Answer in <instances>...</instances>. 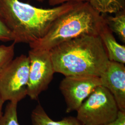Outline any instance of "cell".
<instances>
[{"mask_svg":"<svg viewBox=\"0 0 125 125\" xmlns=\"http://www.w3.org/2000/svg\"><path fill=\"white\" fill-rule=\"evenodd\" d=\"M50 52L55 73L65 76L100 77L109 61L99 36L76 37L59 44Z\"/></svg>","mask_w":125,"mask_h":125,"instance_id":"obj_1","label":"cell"},{"mask_svg":"<svg viewBox=\"0 0 125 125\" xmlns=\"http://www.w3.org/2000/svg\"><path fill=\"white\" fill-rule=\"evenodd\" d=\"M75 2L45 9L19 0H0V16L11 31L13 43L30 44L44 36L54 21L72 9Z\"/></svg>","mask_w":125,"mask_h":125,"instance_id":"obj_2","label":"cell"},{"mask_svg":"<svg viewBox=\"0 0 125 125\" xmlns=\"http://www.w3.org/2000/svg\"><path fill=\"white\" fill-rule=\"evenodd\" d=\"M106 24L103 15L88 1L76 2L73 8L59 16L40 40L29 44L31 49L50 51L63 42L84 35L99 36Z\"/></svg>","mask_w":125,"mask_h":125,"instance_id":"obj_3","label":"cell"},{"mask_svg":"<svg viewBox=\"0 0 125 125\" xmlns=\"http://www.w3.org/2000/svg\"><path fill=\"white\" fill-rule=\"evenodd\" d=\"M119 111L111 93L100 85L76 111V118L83 125H105L116 120Z\"/></svg>","mask_w":125,"mask_h":125,"instance_id":"obj_4","label":"cell"},{"mask_svg":"<svg viewBox=\"0 0 125 125\" xmlns=\"http://www.w3.org/2000/svg\"><path fill=\"white\" fill-rule=\"evenodd\" d=\"M30 61L21 54L13 59L0 74V98L17 103L27 95Z\"/></svg>","mask_w":125,"mask_h":125,"instance_id":"obj_5","label":"cell"},{"mask_svg":"<svg viewBox=\"0 0 125 125\" xmlns=\"http://www.w3.org/2000/svg\"><path fill=\"white\" fill-rule=\"evenodd\" d=\"M28 57L30 64L27 95L36 100L48 89L55 72L50 51L31 49Z\"/></svg>","mask_w":125,"mask_h":125,"instance_id":"obj_6","label":"cell"},{"mask_svg":"<svg viewBox=\"0 0 125 125\" xmlns=\"http://www.w3.org/2000/svg\"><path fill=\"white\" fill-rule=\"evenodd\" d=\"M101 85L100 77L94 76H66L59 89L66 105V112L76 111L90 94Z\"/></svg>","mask_w":125,"mask_h":125,"instance_id":"obj_7","label":"cell"},{"mask_svg":"<svg viewBox=\"0 0 125 125\" xmlns=\"http://www.w3.org/2000/svg\"><path fill=\"white\" fill-rule=\"evenodd\" d=\"M101 86L112 94L120 111L125 112V67L124 64L109 61L100 76Z\"/></svg>","mask_w":125,"mask_h":125,"instance_id":"obj_8","label":"cell"},{"mask_svg":"<svg viewBox=\"0 0 125 125\" xmlns=\"http://www.w3.org/2000/svg\"><path fill=\"white\" fill-rule=\"evenodd\" d=\"M99 37L106 50L109 60L125 64V45H120L116 41L107 24L100 31Z\"/></svg>","mask_w":125,"mask_h":125,"instance_id":"obj_9","label":"cell"},{"mask_svg":"<svg viewBox=\"0 0 125 125\" xmlns=\"http://www.w3.org/2000/svg\"><path fill=\"white\" fill-rule=\"evenodd\" d=\"M32 125H83L76 117L68 116L62 120H52L40 104H38L31 112V115Z\"/></svg>","mask_w":125,"mask_h":125,"instance_id":"obj_10","label":"cell"},{"mask_svg":"<svg viewBox=\"0 0 125 125\" xmlns=\"http://www.w3.org/2000/svg\"><path fill=\"white\" fill-rule=\"evenodd\" d=\"M109 29L115 33L121 40L125 42V12L123 9L116 13L115 16H111L102 14Z\"/></svg>","mask_w":125,"mask_h":125,"instance_id":"obj_11","label":"cell"},{"mask_svg":"<svg viewBox=\"0 0 125 125\" xmlns=\"http://www.w3.org/2000/svg\"><path fill=\"white\" fill-rule=\"evenodd\" d=\"M88 2L100 14L116 13L123 10L124 5L121 0H89Z\"/></svg>","mask_w":125,"mask_h":125,"instance_id":"obj_12","label":"cell"},{"mask_svg":"<svg viewBox=\"0 0 125 125\" xmlns=\"http://www.w3.org/2000/svg\"><path fill=\"white\" fill-rule=\"evenodd\" d=\"M17 107L16 103L9 102L7 104L1 117L0 125H21L18 121Z\"/></svg>","mask_w":125,"mask_h":125,"instance_id":"obj_13","label":"cell"},{"mask_svg":"<svg viewBox=\"0 0 125 125\" xmlns=\"http://www.w3.org/2000/svg\"><path fill=\"white\" fill-rule=\"evenodd\" d=\"M13 43L9 45H0V74L9 62L13 59L15 53Z\"/></svg>","mask_w":125,"mask_h":125,"instance_id":"obj_14","label":"cell"},{"mask_svg":"<svg viewBox=\"0 0 125 125\" xmlns=\"http://www.w3.org/2000/svg\"><path fill=\"white\" fill-rule=\"evenodd\" d=\"M13 41L12 34L0 16V41L9 42Z\"/></svg>","mask_w":125,"mask_h":125,"instance_id":"obj_15","label":"cell"},{"mask_svg":"<svg viewBox=\"0 0 125 125\" xmlns=\"http://www.w3.org/2000/svg\"><path fill=\"white\" fill-rule=\"evenodd\" d=\"M103 125H125V112L119 111L116 120Z\"/></svg>","mask_w":125,"mask_h":125,"instance_id":"obj_16","label":"cell"},{"mask_svg":"<svg viewBox=\"0 0 125 125\" xmlns=\"http://www.w3.org/2000/svg\"><path fill=\"white\" fill-rule=\"evenodd\" d=\"M74 1V2H85L89 1V0H48L49 4L51 6H56L62 4L67 2Z\"/></svg>","mask_w":125,"mask_h":125,"instance_id":"obj_17","label":"cell"},{"mask_svg":"<svg viewBox=\"0 0 125 125\" xmlns=\"http://www.w3.org/2000/svg\"><path fill=\"white\" fill-rule=\"evenodd\" d=\"M4 102H3V101L1 100V99L0 98V119L1 116L2 115V106L4 104Z\"/></svg>","mask_w":125,"mask_h":125,"instance_id":"obj_18","label":"cell"},{"mask_svg":"<svg viewBox=\"0 0 125 125\" xmlns=\"http://www.w3.org/2000/svg\"><path fill=\"white\" fill-rule=\"evenodd\" d=\"M36 0L39 1V2H43L45 0Z\"/></svg>","mask_w":125,"mask_h":125,"instance_id":"obj_19","label":"cell"}]
</instances>
